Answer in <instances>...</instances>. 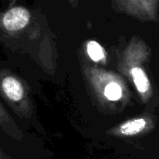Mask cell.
Segmentation results:
<instances>
[{
  "instance_id": "3957f363",
  "label": "cell",
  "mask_w": 159,
  "mask_h": 159,
  "mask_svg": "<svg viewBox=\"0 0 159 159\" xmlns=\"http://www.w3.org/2000/svg\"><path fill=\"white\" fill-rule=\"evenodd\" d=\"M0 97L21 119L34 116V102L28 84L18 75L0 67Z\"/></svg>"
},
{
  "instance_id": "30bf717a",
  "label": "cell",
  "mask_w": 159,
  "mask_h": 159,
  "mask_svg": "<svg viewBox=\"0 0 159 159\" xmlns=\"http://www.w3.org/2000/svg\"><path fill=\"white\" fill-rule=\"evenodd\" d=\"M69 1L71 2V4H72L73 6H74V5H75V3L77 2V0H69Z\"/></svg>"
},
{
  "instance_id": "9c48e42d",
  "label": "cell",
  "mask_w": 159,
  "mask_h": 159,
  "mask_svg": "<svg viewBox=\"0 0 159 159\" xmlns=\"http://www.w3.org/2000/svg\"><path fill=\"white\" fill-rule=\"evenodd\" d=\"M0 159H11V157L7 154H6V152L2 149L1 145H0Z\"/></svg>"
},
{
  "instance_id": "5b68a950",
  "label": "cell",
  "mask_w": 159,
  "mask_h": 159,
  "mask_svg": "<svg viewBox=\"0 0 159 159\" xmlns=\"http://www.w3.org/2000/svg\"><path fill=\"white\" fill-rule=\"evenodd\" d=\"M129 76L130 77L143 102H148L153 95V89L146 72L141 66L133 65L129 69Z\"/></svg>"
},
{
  "instance_id": "52a82bcc",
  "label": "cell",
  "mask_w": 159,
  "mask_h": 159,
  "mask_svg": "<svg viewBox=\"0 0 159 159\" xmlns=\"http://www.w3.org/2000/svg\"><path fill=\"white\" fill-rule=\"evenodd\" d=\"M86 49H87V53H88L89 57L93 61H95V62H102V63H104L106 61L105 50L101 46V44H99L98 42L93 41V40H90V41L87 42Z\"/></svg>"
},
{
  "instance_id": "6da1fadb",
  "label": "cell",
  "mask_w": 159,
  "mask_h": 159,
  "mask_svg": "<svg viewBox=\"0 0 159 159\" xmlns=\"http://www.w3.org/2000/svg\"><path fill=\"white\" fill-rule=\"evenodd\" d=\"M0 43L29 56L45 72L54 73L56 46L42 14L23 6L0 11Z\"/></svg>"
},
{
  "instance_id": "ba28073f",
  "label": "cell",
  "mask_w": 159,
  "mask_h": 159,
  "mask_svg": "<svg viewBox=\"0 0 159 159\" xmlns=\"http://www.w3.org/2000/svg\"><path fill=\"white\" fill-rule=\"evenodd\" d=\"M129 5V7H137L141 13L145 14L150 19L155 15V0H124Z\"/></svg>"
},
{
  "instance_id": "8992f818",
  "label": "cell",
  "mask_w": 159,
  "mask_h": 159,
  "mask_svg": "<svg viewBox=\"0 0 159 159\" xmlns=\"http://www.w3.org/2000/svg\"><path fill=\"white\" fill-rule=\"evenodd\" d=\"M0 129L6 133L9 138L21 142L23 139V133L19 126L16 124L13 117L5 108V106L0 102Z\"/></svg>"
},
{
  "instance_id": "277c9868",
  "label": "cell",
  "mask_w": 159,
  "mask_h": 159,
  "mask_svg": "<svg viewBox=\"0 0 159 159\" xmlns=\"http://www.w3.org/2000/svg\"><path fill=\"white\" fill-rule=\"evenodd\" d=\"M155 127V122L150 116H142L128 119L121 124L108 130V134L118 138L136 137L151 131Z\"/></svg>"
},
{
  "instance_id": "7a4b0ae2",
  "label": "cell",
  "mask_w": 159,
  "mask_h": 159,
  "mask_svg": "<svg viewBox=\"0 0 159 159\" xmlns=\"http://www.w3.org/2000/svg\"><path fill=\"white\" fill-rule=\"evenodd\" d=\"M87 77L100 105L107 112L121 111L129 100V90L117 75L96 69H89Z\"/></svg>"
}]
</instances>
